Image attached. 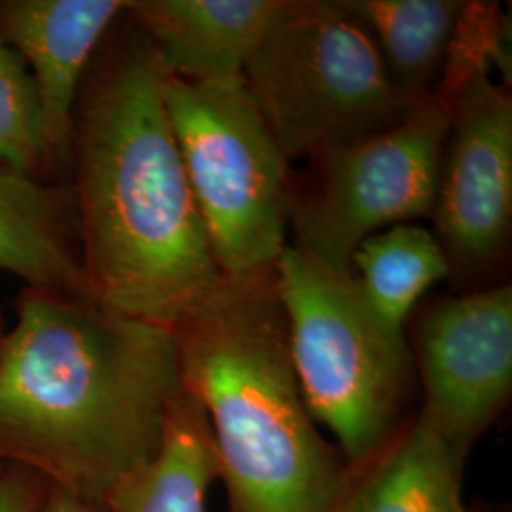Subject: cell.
Here are the masks:
<instances>
[{"mask_svg":"<svg viewBox=\"0 0 512 512\" xmlns=\"http://www.w3.org/2000/svg\"><path fill=\"white\" fill-rule=\"evenodd\" d=\"M243 80L287 162L393 128L414 107L340 0H287Z\"/></svg>","mask_w":512,"mask_h":512,"instance_id":"obj_5","label":"cell"},{"mask_svg":"<svg viewBox=\"0 0 512 512\" xmlns=\"http://www.w3.org/2000/svg\"><path fill=\"white\" fill-rule=\"evenodd\" d=\"M48 482L21 465H6L0 475V512H44Z\"/></svg>","mask_w":512,"mask_h":512,"instance_id":"obj_18","label":"cell"},{"mask_svg":"<svg viewBox=\"0 0 512 512\" xmlns=\"http://www.w3.org/2000/svg\"><path fill=\"white\" fill-rule=\"evenodd\" d=\"M44 512H99V509H95L90 503H86L74 495L50 488Z\"/></svg>","mask_w":512,"mask_h":512,"instance_id":"obj_19","label":"cell"},{"mask_svg":"<svg viewBox=\"0 0 512 512\" xmlns=\"http://www.w3.org/2000/svg\"><path fill=\"white\" fill-rule=\"evenodd\" d=\"M171 330L181 385L209 423L228 512H334L349 467L302 399L274 270L222 275Z\"/></svg>","mask_w":512,"mask_h":512,"instance_id":"obj_3","label":"cell"},{"mask_svg":"<svg viewBox=\"0 0 512 512\" xmlns=\"http://www.w3.org/2000/svg\"><path fill=\"white\" fill-rule=\"evenodd\" d=\"M4 467H6V463L0 459V475H2V471H4Z\"/></svg>","mask_w":512,"mask_h":512,"instance_id":"obj_21","label":"cell"},{"mask_svg":"<svg viewBox=\"0 0 512 512\" xmlns=\"http://www.w3.org/2000/svg\"><path fill=\"white\" fill-rule=\"evenodd\" d=\"M165 107L220 274L274 270L289 247V162L243 76L186 82L167 74Z\"/></svg>","mask_w":512,"mask_h":512,"instance_id":"obj_6","label":"cell"},{"mask_svg":"<svg viewBox=\"0 0 512 512\" xmlns=\"http://www.w3.org/2000/svg\"><path fill=\"white\" fill-rule=\"evenodd\" d=\"M410 351L423 387L418 418L469 458L511 401V285L437 302Z\"/></svg>","mask_w":512,"mask_h":512,"instance_id":"obj_8","label":"cell"},{"mask_svg":"<svg viewBox=\"0 0 512 512\" xmlns=\"http://www.w3.org/2000/svg\"><path fill=\"white\" fill-rule=\"evenodd\" d=\"M0 272L38 293L90 296L73 188L0 165Z\"/></svg>","mask_w":512,"mask_h":512,"instance_id":"obj_12","label":"cell"},{"mask_svg":"<svg viewBox=\"0 0 512 512\" xmlns=\"http://www.w3.org/2000/svg\"><path fill=\"white\" fill-rule=\"evenodd\" d=\"M448 272L450 260L439 238L416 222L385 228L351 256V274L368 306L399 332L421 296Z\"/></svg>","mask_w":512,"mask_h":512,"instance_id":"obj_16","label":"cell"},{"mask_svg":"<svg viewBox=\"0 0 512 512\" xmlns=\"http://www.w3.org/2000/svg\"><path fill=\"white\" fill-rule=\"evenodd\" d=\"M465 463L416 416L374 458L349 469L334 512H471L463 501Z\"/></svg>","mask_w":512,"mask_h":512,"instance_id":"obj_13","label":"cell"},{"mask_svg":"<svg viewBox=\"0 0 512 512\" xmlns=\"http://www.w3.org/2000/svg\"><path fill=\"white\" fill-rule=\"evenodd\" d=\"M448 129L450 105L433 93L397 126L315 154L310 186L287 200L296 247L351 272L366 238L433 215Z\"/></svg>","mask_w":512,"mask_h":512,"instance_id":"obj_7","label":"cell"},{"mask_svg":"<svg viewBox=\"0 0 512 512\" xmlns=\"http://www.w3.org/2000/svg\"><path fill=\"white\" fill-rule=\"evenodd\" d=\"M129 0H4L0 37L31 67L48 164L71 150L74 109L90 59Z\"/></svg>","mask_w":512,"mask_h":512,"instance_id":"obj_10","label":"cell"},{"mask_svg":"<svg viewBox=\"0 0 512 512\" xmlns=\"http://www.w3.org/2000/svg\"><path fill=\"white\" fill-rule=\"evenodd\" d=\"M302 399L329 429L349 469L374 458L406 421L414 359L351 272L287 247L274 268Z\"/></svg>","mask_w":512,"mask_h":512,"instance_id":"obj_4","label":"cell"},{"mask_svg":"<svg viewBox=\"0 0 512 512\" xmlns=\"http://www.w3.org/2000/svg\"><path fill=\"white\" fill-rule=\"evenodd\" d=\"M0 164L37 175L48 165L37 86L19 57L0 37Z\"/></svg>","mask_w":512,"mask_h":512,"instance_id":"obj_17","label":"cell"},{"mask_svg":"<svg viewBox=\"0 0 512 512\" xmlns=\"http://www.w3.org/2000/svg\"><path fill=\"white\" fill-rule=\"evenodd\" d=\"M285 6L287 0H137L126 14L169 76L215 82L243 76Z\"/></svg>","mask_w":512,"mask_h":512,"instance_id":"obj_11","label":"cell"},{"mask_svg":"<svg viewBox=\"0 0 512 512\" xmlns=\"http://www.w3.org/2000/svg\"><path fill=\"white\" fill-rule=\"evenodd\" d=\"M165 80L160 55L133 25L80 88L71 150L90 296L171 330L222 274L169 122Z\"/></svg>","mask_w":512,"mask_h":512,"instance_id":"obj_2","label":"cell"},{"mask_svg":"<svg viewBox=\"0 0 512 512\" xmlns=\"http://www.w3.org/2000/svg\"><path fill=\"white\" fill-rule=\"evenodd\" d=\"M0 344V459L99 509L158 458L181 393L173 330L23 289Z\"/></svg>","mask_w":512,"mask_h":512,"instance_id":"obj_1","label":"cell"},{"mask_svg":"<svg viewBox=\"0 0 512 512\" xmlns=\"http://www.w3.org/2000/svg\"><path fill=\"white\" fill-rule=\"evenodd\" d=\"M219 480L209 423L184 389L173 401L158 458L99 507V512H205Z\"/></svg>","mask_w":512,"mask_h":512,"instance_id":"obj_15","label":"cell"},{"mask_svg":"<svg viewBox=\"0 0 512 512\" xmlns=\"http://www.w3.org/2000/svg\"><path fill=\"white\" fill-rule=\"evenodd\" d=\"M6 319H4V313L0 311V344H2V340H4V336H6Z\"/></svg>","mask_w":512,"mask_h":512,"instance_id":"obj_20","label":"cell"},{"mask_svg":"<svg viewBox=\"0 0 512 512\" xmlns=\"http://www.w3.org/2000/svg\"><path fill=\"white\" fill-rule=\"evenodd\" d=\"M365 27L385 73L406 103L433 95L444 71L465 2L458 0H340Z\"/></svg>","mask_w":512,"mask_h":512,"instance_id":"obj_14","label":"cell"},{"mask_svg":"<svg viewBox=\"0 0 512 512\" xmlns=\"http://www.w3.org/2000/svg\"><path fill=\"white\" fill-rule=\"evenodd\" d=\"M450 129L433 215L444 253L463 266L492 262L511 232L512 99L480 63L448 92Z\"/></svg>","mask_w":512,"mask_h":512,"instance_id":"obj_9","label":"cell"}]
</instances>
